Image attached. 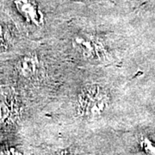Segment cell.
Wrapping results in <instances>:
<instances>
[{
  "label": "cell",
  "mask_w": 155,
  "mask_h": 155,
  "mask_svg": "<svg viewBox=\"0 0 155 155\" xmlns=\"http://www.w3.org/2000/svg\"><path fill=\"white\" fill-rule=\"evenodd\" d=\"M110 104L109 91L98 84L85 85L77 96L76 107L78 116L84 118L103 115Z\"/></svg>",
  "instance_id": "cell-1"
},
{
  "label": "cell",
  "mask_w": 155,
  "mask_h": 155,
  "mask_svg": "<svg viewBox=\"0 0 155 155\" xmlns=\"http://www.w3.org/2000/svg\"><path fill=\"white\" fill-rule=\"evenodd\" d=\"M73 47L84 59L100 61L107 56V50L99 39L88 35H78L73 38Z\"/></svg>",
  "instance_id": "cell-2"
},
{
  "label": "cell",
  "mask_w": 155,
  "mask_h": 155,
  "mask_svg": "<svg viewBox=\"0 0 155 155\" xmlns=\"http://www.w3.org/2000/svg\"><path fill=\"white\" fill-rule=\"evenodd\" d=\"M13 3L26 22L35 26L44 23V16L33 0H13Z\"/></svg>",
  "instance_id": "cell-3"
},
{
  "label": "cell",
  "mask_w": 155,
  "mask_h": 155,
  "mask_svg": "<svg viewBox=\"0 0 155 155\" xmlns=\"http://www.w3.org/2000/svg\"><path fill=\"white\" fill-rule=\"evenodd\" d=\"M17 71L23 78H31L36 74L39 69L38 57L30 54L22 57L17 63Z\"/></svg>",
  "instance_id": "cell-4"
},
{
  "label": "cell",
  "mask_w": 155,
  "mask_h": 155,
  "mask_svg": "<svg viewBox=\"0 0 155 155\" xmlns=\"http://www.w3.org/2000/svg\"><path fill=\"white\" fill-rule=\"evenodd\" d=\"M14 104L11 100L6 98L0 100V127L11 121L14 116Z\"/></svg>",
  "instance_id": "cell-5"
},
{
  "label": "cell",
  "mask_w": 155,
  "mask_h": 155,
  "mask_svg": "<svg viewBox=\"0 0 155 155\" xmlns=\"http://www.w3.org/2000/svg\"><path fill=\"white\" fill-rule=\"evenodd\" d=\"M6 38H5V31L3 28L2 26H0V45L4 46L5 44Z\"/></svg>",
  "instance_id": "cell-6"
}]
</instances>
